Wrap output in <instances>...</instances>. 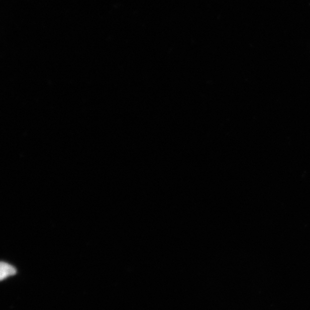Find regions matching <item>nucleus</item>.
I'll return each mask as SVG.
<instances>
[{"mask_svg":"<svg viewBox=\"0 0 310 310\" xmlns=\"http://www.w3.org/2000/svg\"><path fill=\"white\" fill-rule=\"evenodd\" d=\"M16 273V269L13 266L5 263H1V271H0L1 281H3V279L9 277L10 276L14 275Z\"/></svg>","mask_w":310,"mask_h":310,"instance_id":"obj_1","label":"nucleus"}]
</instances>
